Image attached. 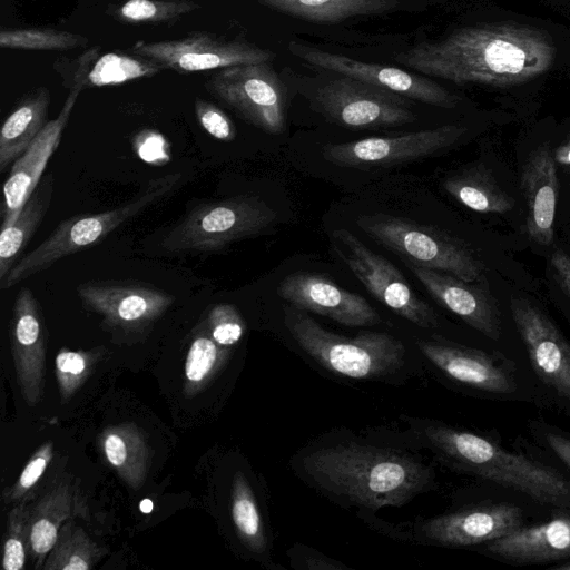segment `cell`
Here are the masks:
<instances>
[{
	"label": "cell",
	"instance_id": "obj_1",
	"mask_svg": "<svg viewBox=\"0 0 570 570\" xmlns=\"http://www.w3.org/2000/svg\"><path fill=\"white\" fill-rule=\"evenodd\" d=\"M556 56L553 42L542 31L502 22L458 29L443 39L417 43L394 59L458 85L513 86L547 72Z\"/></svg>",
	"mask_w": 570,
	"mask_h": 570
},
{
	"label": "cell",
	"instance_id": "obj_2",
	"mask_svg": "<svg viewBox=\"0 0 570 570\" xmlns=\"http://www.w3.org/2000/svg\"><path fill=\"white\" fill-rule=\"evenodd\" d=\"M304 465L327 491L372 510L401 507L433 480V471L412 455L356 443L317 450Z\"/></svg>",
	"mask_w": 570,
	"mask_h": 570
},
{
	"label": "cell",
	"instance_id": "obj_3",
	"mask_svg": "<svg viewBox=\"0 0 570 570\" xmlns=\"http://www.w3.org/2000/svg\"><path fill=\"white\" fill-rule=\"evenodd\" d=\"M430 444L458 470L489 480L532 500L570 508V481L556 469L507 451L481 435L442 424L424 431Z\"/></svg>",
	"mask_w": 570,
	"mask_h": 570
},
{
	"label": "cell",
	"instance_id": "obj_4",
	"mask_svg": "<svg viewBox=\"0 0 570 570\" xmlns=\"http://www.w3.org/2000/svg\"><path fill=\"white\" fill-rule=\"evenodd\" d=\"M284 324L296 343L331 372L352 379H375L404 365L405 346L387 333L363 332L346 337L322 327L304 311L284 308Z\"/></svg>",
	"mask_w": 570,
	"mask_h": 570
},
{
	"label": "cell",
	"instance_id": "obj_5",
	"mask_svg": "<svg viewBox=\"0 0 570 570\" xmlns=\"http://www.w3.org/2000/svg\"><path fill=\"white\" fill-rule=\"evenodd\" d=\"M179 179L180 174L156 178L150 180L132 199L115 208L61 220L39 246L24 254L14 264L6 277L0 281V288L9 289L48 269L58 261L100 243L119 226L169 194L177 186Z\"/></svg>",
	"mask_w": 570,
	"mask_h": 570
},
{
	"label": "cell",
	"instance_id": "obj_6",
	"mask_svg": "<svg viewBox=\"0 0 570 570\" xmlns=\"http://www.w3.org/2000/svg\"><path fill=\"white\" fill-rule=\"evenodd\" d=\"M276 220V212L256 196L202 203L169 230L161 245L168 252H218L264 233Z\"/></svg>",
	"mask_w": 570,
	"mask_h": 570
},
{
	"label": "cell",
	"instance_id": "obj_7",
	"mask_svg": "<svg viewBox=\"0 0 570 570\" xmlns=\"http://www.w3.org/2000/svg\"><path fill=\"white\" fill-rule=\"evenodd\" d=\"M356 224L407 264L449 273L469 283L483 273V263L465 245L433 227L387 214L362 215Z\"/></svg>",
	"mask_w": 570,
	"mask_h": 570
},
{
	"label": "cell",
	"instance_id": "obj_8",
	"mask_svg": "<svg viewBox=\"0 0 570 570\" xmlns=\"http://www.w3.org/2000/svg\"><path fill=\"white\" fill-rule=\"evenodd\" d=\"M205 88L255 127L269 134L284 131V89L268 62L218 69Z\"/></svg>",
	"mask_w": 570,
	"mask_h": 570
},
{
	"label": "cell",
	"instance_id": "obj_9",
	"mask_svg": "<svg viewBox=\"0 0 570 570\" xmlns=\"http://www.w3.org/2000/svg\"><path fill=\"white\" fill-rule=\"evenodd\" d=\"M332 237L335 253L376 299L420 327L438 326L433 308L415 294L390 261L346 229L334 230Z\"/></svg>",
	"mask_w": 570,
	"mask_h": 570
},
{
	"label": "cell",
	"instance_id": "obj_10",
	"mask_svg": "<svg viewBox=\"0 0 570 570\" xmlns=\"http://www.w3.org/2000/svg\"><path fill=\"white\" fill-rule=\"evenodd\" d=\"M316 105L328 120L351 129L394 127L416 119L406 97L350 77L321 88Z\"/></svg>",
	"mask_w": 570,
	"mask_h": 570
},
{
	"label": "cell",
	"instance_id": "obj_11",
	"mask_svg": "<svg viewBox=\"0 0 570 570\" xmlns=\"http://www.w3.org/2000/svg\"><path fill=\"white\" fill-rule=\"evenodd\" d=\"M130 53L149 58L179 73L269 62L275 53L242 40H226L208 32H193L177 40L132 45Z\"/></svg>",
	"mask_w": 570,
	"mask_h": 570
},
{
	"label": "cell",
	"instance_id": "obj_12",
	"mask_svg": "<svg viewBox=\"0 0 570 570\" xmlns=\"http://www.w3.org/2000/svg\"><path fill=\"white\" fill-rule=\"evenodd\" d=\"M465 130L460 125H444L397 136L327 144L322 155L325 160L342 167L386 168L431 157L454 145Z\"/></svg>",
	"mask_w": 570,
	"mask_h": 570
},
{
	"label": "cell",
	"instance_id": "obj_13",
	"mask_svg": "<svg viewBox=\"0 0 570 570\" xmlns=\"http://www.w3.org/2000/svg\"><path fill=\"white\" fill-rule=\"evenodd\" d=\"M82 305L104 324L125 332H142L173 305L175 296L147 283L90 281L77 286Z\"/></svg>",
	"mask_w": 570,
	"mask_h": 570
},
{
	"label": "cell",
	"instance_id": "obj_14",
	"mask_svg": "<svg viewBox=\"0 0 570 570\" xmlns=\"http://www.w3.org/2000/svg\"><path fill=\"white\" fill-rule=\"evenodd\" d=\"M288 49L309 65L387 89L409 99L442 108H455L460 101L456 95L439 83L400 68L355 60L296 41H291Z\"/></svg>",
	"mask_w": 570,
	"mask_h": 570
},
{
	"label": "cell",
	"instance_id": "obj_15",
	"mask_svg": "<svg viewBox=\"0 0 570 570\" xmlns=\"http://www.w3.org/2000/svg\"><path fill=\"white\" fill-rule=\"evenodd\" d=\"M511 314L537 376L570 410V343L539 307L511 299Z\"/></svg>",
	"mask_w": 570,
	"mask_h": 570
},
{
	"label": "cell",
	"instance_id": "obj_16",
	"mask_svg": "<svg viewBox=\"0 0 570 570\" xmlns=\"http://www.w3.org/2000/svg\"><path fill=\"white\" fill-rule=\"evenodd\" d=\"M523 525V514L511 503L483 504L421 522L419 534L443 547H468L505 537Z\"/></svg>",
	"mask_w": 570,
	"mask_h": 570
},
{
	"label": "cell",
	"instance_id": "obj_17",
	"mask_svg": "<svg viewBox=\"0 0 570 570\" xmlns=\"http://www.w3.org/2000/svg\"><path fill=\"white\" fill-rule=\"evenodd\" d=\"M81 88L71 86L58 116L47 122L29 147L11 165L3 184L1 229L10 227L41 180L47 164L58 148Z\"/></svg>",
	"mask_w": 570,
	"mask_h": 570
},
{
	"label": "cell",
	"instance_id": "obj_18",
	"mask_svg": "<svg viewBox=\"0 0 570 570\" xmlns=\"http://www.w3.org/2000/svg\"><path fill=\"white\" fill-rule=\"evenodd\" d=\"M17 382L29 405L39 402L46 371V327L38 299L30 288L18 292L10 323Z\"/></svg>",
	"mask_w": 570,
	"mask_h": 570
},
{
	"label": "cell",
	"instance_id": "obj_19",
	"mask_svg": "<svg viewBox=\"0 0 570 570\" xmlns=\"http://www.w3.org/2000/svg\"><path fill=\"white\" fill-rule=\"evenodd\" d=\"M277 294L298 309L326 316L346 326H371L381 322L380 315L364 297L321 275H288L278 285Z\"/></svg>",
	"mask_w": 570,
	"mask_h": 570
},
{
	"label": "cell",
	"instance_id": "obj_20",
	"mask_svg": "<svg viewBox=\"0 0 570 570\" xmlns=\"http://www.w3.org/2000/svg\"><path fill=\"white\" fill-rule=\"evenodd\" d=\"M426 291L445 308L490 340L502 333L500 311L488 291L452 274L407 264Z\"/></svg>",
	"mask_w": 570,
	"mask_h": 570
},
{
	"label": "cell",
	"instance_id": "obj_21",
	"mask_svg": "<svg viewBox=\"0 0 570 570\" xmlns=\"http://www.w3.org/2000/svg\"><path fill=\"white\" fill-rule=\"evenodd\" d=\"M417 347L433 365L459 383L493 394H509L517 389L509 367L483 351L438 341H417Z\"/></svg>",
	"mask_w": 570,
	"mask_h": 570
},
{
	"label": "cell",
	"instance_id": "obj_22",
	"mask_svg": "<svg viewBox=\"0 0 570 570\" xmlns=\"http://www.w3.org/2000/svg\"><path fill=\"white\" fill-rule=\"evenodd\" d=\"M521 188L528 207L529 237L549 246L553 240L559 181L553 153L548 145L540 146L528 157L521 175Z\"/></svg>",
	"mask_w": 570,
	"mask_h": 570
},
{
	"label": "cell",
	"instance_id": "obj_23",
	"mask_svg": "<svg viewBox=\"0 0 570 570\" xmlns=\"http://www.w3.org/2000/svg\"><path fill=\"white\" fill-rule=\"evenodd\" d=\"M489 554L514 564H533L570 558V518L521 527L488 542Z\"/></svg>",
	"mask_w": 570,
	"mask_h": 570
},
{
	"label": "cell",
	"instance_id": "obj_24",
	"mask_svg": "<svg viewBox=\"0 0 570 570\" xmlns=\"http://www.w3.org/2000/svg\"><path fill=\"white\" fill-rule=\"evenodd\" d=\"M99 53L94 47L80 56L76 62L71 86L81 90L92 87L115 86L131 80L153 77L166 68L154 60L134 53Z\"/></svg>",
	"mask_w": 570,
	"mask_h": 570
},
{
	"label": "cell",
	"instance_id": "obj_25",
	"mask_svg": "<svg viewBox=\"0 0 570 570\" xmlns=\"http://www.w3.org/2000/svg\"><path fill=\"white\" fill-rule=\"evenodd\" d=\"M85 507L76 491L67 483H60L47 492L30 512L29 551L33 560L41 562L56 541L62 525Z\"/></svg>",
	"mask_w": 570,
	"mask_h": 570
},
{
	"label": "cell",
	"instance_id": "obj_26",
	"mask_svg": "<svg viewBox=\"0 0 570 570\" xmlns=\"http://www.w3.org/2000/svg\"><path fill=\"white\" fill-rule=\"evenodd\" d=\"M49 90L27 94L9 114L0 129V171H6L47 125Z\"/></svg>",
	"mask_w": 570,
	"mask_h": 570
},
{
	"label": "cell",
	"instance_id": "obj_27",
	"mask_svg": "<svg viewBox=\"0 0 570 570\" xmlns=\"http://www.w3.org/2000/svg\"><path fill=\"white\" fill-rule=\"evenodd\" d=\"M55 175L47 173L28 198L14 223L0 234V281L22 257L29 240L45 218L53 196Z\"/></svg>",
	"mask_w": 570,
	"mask_h": 570
},
{
	"label": "cell",
	"instance_id": "obj_28",
	"mask_svg": "<svg viewBox=\"0 0 570 570\" xmlns=\"http://www.w3.org/2000/svg\"><path fill=\"white\" fill-rule=\"evenodd\" d=\"M272 10L313 22H338L356 16L397 10L401 0H257Z\"/></svg>",
	"mask_w": 570,
	"mask_h": 570
},
{
	"label": "cell",
	"instance_id": "obj_29",
	"mask_svg": "<svg viewBox=\"0 0 570 570\" xmlns=\"http://www.w3.org/2000/svg\"><path fill=\"white\" fill-rule=\"evenodd\" d=\"M101 448L110 465L132 488L144 483L148 466V449L138 429L121 424L104 431Z\"/></svg>",
	"mask_w": 570,
	"mask_h": 570
},
{
	"label": "cell",
	"instance_id": "obj_30",
	"mask_svg": "<svg viewBox=\"0 0 570 570\" xmlns=\"http://www.w3.org/2000/svg\"><path fill=\"white\" fill-rule=\"evenodd\" d=\"M444 189L459 203L479 213L504 214L512 209L514 199L494 180L491 174L472 168L443 181Z\"/></svg>",
	"mask_w": 570,
	"mask_h": 570
},
{
	"label": "cell",
	"instance_id": "obj_31",
	"mask_svg": "<svg viewBox=\"0 0 570 570\" xmlns=\"http://www.w3.org/2000/svg\"><path fill=\"white\" fill-rule=\"evenodd\" d=\"M105 550L87 535L82 528L67 521L56 544L45 560L46 570H88L102 557Z\"/></svg>",
	"mask_w": 570,
	"mask_h": 570
},
{
	"label": "cell",
	"instance_id": "obj_32",
	"mask_svg": "<svg viewBox=\"0 0 570 570\" xmlns=\"http://www.w3.org/2000/svg\"><path fill=\"white\" fill-rule=\"evenodd\" d=\"M232 518L245 544L254 552L262 553L267 546L262 515L246 478L237 473L232 489Z\"/></svg>",
	"mask_w": 570,
	"mask_h": 570
},
{
	"label": "cell",
	"instance_id": "obj_33",
	"mask_svg": "<svg viewBox=\"0 0 570 570\" xmlns=\"http://www.w3.org/2000/svg\"><path fill=\"white\" fill-rule=\"evenodd\" d=\"M88 39L81 35L50 28H18L0 31V47L21 50H69L83 47Z\"/></svg>",
	"mask_w": 570,
	"mask_h": 570
},
{
	"label": "cell",
	"instance_id": "obj_34",
	"mask_svg": "<svg viewBox=\"0 0 570 570\" xmlns=\"http://www.w3.org/2000/svg\"><path fill=\"white\" fill-rule=\"evenodd\" d=\"M200 8L191 0H127L112 9L118 20L128 23H168Z\"/></svg>",
	"mask_w": 570,
	"mask_h": 570
},
{
	"label": "cell",
	"instance_id": "obj_35",
	"mask_svg": "<svg viewBox=\"0 0 570 570\" xmlns=\"http://www.w3.org/2000/svg\"><path fill=\"white\" fill-rule=\"evenodd\" d=\"M31 508L21 502L8 514V524L3 544L2 566L6 570H21L30 543Z\"/></svg>",
	"mask_w": 570,
	"mask_h": 570
},
{
	"label": "cell",
	"instance_id": "obj_36",
	"mask_svg": "<svg viewBox=\"0 0 570 570\" xmlns=\"http://www.w3.org/2000/svg\"><path fill=\"white\" fill-rule=\"evenodd\" d=\"M97 354L61 350L56 357V374L63 401L72 396L90 373Z\"/></svg>",
	"mask_w": 570,
	"mask_h": 570
},
{
	"label": "cell",
	"instance_id": "obj_37",
	"mask_svg": "<svg viewBox=\"0 0 570 570\" xmlns=\"http://www.w3.org/2000/svg\"><path fill=\"white\" fill-rule=\"evenodd\" d=\"M219 346L210 334L195 337L185 362V376L191 385L204 382L215 370L219 358Z\"/></svg>",
	"mask_w": 570,
	"mask_h": 570
},
{
	"label": "cell",
	"instance_id": "obj_38",
	"mask_svg": "<svg viewBox=\"0 0 570 570\" xmlns=\"http://www.w3.org/2000/svg\"><path fill=\"white\" fill-rule=\"evenodd\" d=\"M210 336L222 347L235 345L243 336L245 322L233 304H217L207 316Z\"/></svg>",
	"mask_w": 570,
	"mask_h": 570
},
{
	"label": "cell",
	"instance_id": "obj_39",
	"mask_svg": "<svg viewBox=\"0 0 570 570\" xmlns=\"http://www.w3.org/2000/svg\"><path fill=\"white\" fill-rule=\"evenodd\" d=\"M194 107L198 122L212 137L222 141L236 138L234 122L219 107L202 98L195 99Z\"/></svg>",
	"mask_w": 570,
	"mask_h": 570
},
{
	"label": "cell",
	"instance_id": "obj_40",
	"mask_svg": "<svg viewBox=\"0 0 570 570\" xmlns=\"http://www.w3.org/2000/svg\"><path fill=\"white\" fill-rule=\"evenodd\" d=\"M52 458V443L43 444L29 460L17 483L12 487L9 500L18 501L39 481Z\"/></svg>",
	"mask_w": 570,
	"mask_h": 570
},
{
	"label": "cell",
	"instance_id": "obj_41",
	"mask_svg": "<svg viewBox=\"0 0 570 570\" xmlns=\"http://www.w3.org/2000/svg\"><path fill=\"white\" fill-rule=\"evenodd\" d=\"M551 265L564 293L570 297V257L562 249H556Z\"/></svg>",
	"mask_w": 570,
	"mask_h": 570
},
{
	"label": "cell",
	"instance_id": "obj_42",
	"mask_svg": "<svg viewBox=\"0 0 570 570\" xmlns=\"http://www.w3.org/2000/svg\"><path fill=\"white\" fill-rule=\"evenodd\" d=\"M544 440L553 453L570 469V439L553 432H544Z\"/></svg>",
	"mask_w": 570,
	"mask_h": 570
},
{
	"label": "cell",
	"instance_id": "obj_43",
	"mask_svg": "<svg viewBox=\"0 0 570 570\" xmlns=\"http://www.w3.org/2000/svg\"><path fill=\"white\" fill-rule=\"evenodd\" d=\"M305 567L308 568V569H344V568H347L345 567L344 564L335 561V560H332V559H328L324 556H321L318 553H312L311 557L305 558Z\"/></svg>",
	"mask_w": 570,
	"mask_h": 570
},
{
	"label": "cell",
	"instance_id": "obj_44",
	"mask_svg": "<svg viewBox=\"0 0 570 570\" xmlns=\"http://www.w3.org/2000/svg\"><path fill=\"white\" fill-rule=\"evenodd\" d=\"M557 165H560L570 173V140L560 145L553 153Z\"/></svg>",
	"mask_w": 570,
	"mask_h": 570
},
{
	"label": "cell",
	"instance_id": "obj_45",
	"mask_svg": "<svg viewBox=\"0 0 570 570\" xmlns=\"http://www.w3.org/2000/svg\"><path fill=\"white\" fill-rule=\"evenodd\" d=\"M140 510L145 513H149L153 510V502L149 499H145L140 502Z\"/></svg>",
	"mask_w": 570,
	"mask_h": 570
},
{
	"label": "cell",
	"instance_id": "obj_46",
	"mask_svg": "<svg viewBox=\"0 0 570 570\" xmlns=\"http://www.w3.org/2000/svg\"><path fill=\"white\" fill-rule=\"evenodd\" d=\"M552 569H556V570H570V561H567L564 563H560L558 566H553Z\"/></svg>",
	"mask_w": 570,
	"mask_h": 570
}]
</instances>
